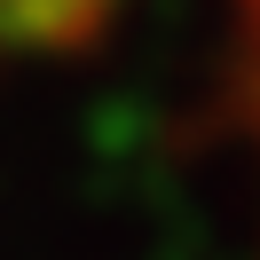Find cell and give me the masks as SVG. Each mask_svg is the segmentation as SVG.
Instances as JSON below:
<instances>
[{"mask_svg": "<svg viewBox=\"0 0 260 260\" xmlns=\"http://www.w3.org/2000/svg\"><path fill=\"white\" fill-rule=\"evenodd\" d=\"M126 0H0V40H79L103 16H118ZM229 16V63H237L244 118L260 134V0H213Z\"/></svg>", "mask_w": 260, "mask_h": 260, "instance_id": "6da1fadb", "label": "cell"}]
</instances>
